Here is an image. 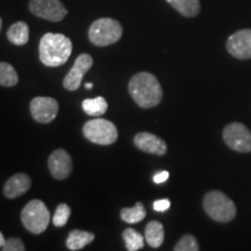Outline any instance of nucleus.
<instances>
[{"label": "nucleus", "instance_id": "3", "mask_svg": "<svg viewBox=\"0 0 251 251\" xmlns=\"http://www.w3.org/2000/svg\"><path fill=\"white\" fill-rule=\"evenodd\" d=\"M202 206L207 215L216 222H230L236 216V206L221 191H209L203 197Z\"/></svg>", "mask_w": 251, "mask_h": 251}, {"label": "nucleus", "instance_id": "19", "mask_svg": "<svg viewBox=\"0 0 251 251\" xmlns=\"http://www.w3.org/2000/svg\"><path fill=\"white\" fill-rule=\"evenodd\" d=\"M81 108L90 117H100L108 109V103L103 97H96L92 99H85L81 102Z\"/></svg>", "mask_w": 251, "mask_h": 251}, {"label": "nucleus", "instance_id": "12", "mask_svg": "<svg viewBox=\"0 0 251 251\" xmlns=\"http://www.w3.org/2000/svg\"><path fill=\"white\" fill-rule=\"evenodd\" d=\"M48 168L55 179H65L72 172V159L70 155L64 149L55 150L49 156Z\"/></svg>", "mask_w": 251, "mask_h": 251}, {"label": "nucleus", "instance_id": "9", "mask_svg": "<svg viewBox=\"0 0 251 251\" xmlns=\"http://www.w3.org/2000/svg\"><path fill=\"white\" fill-rule=\"evenodd\" d=\"M58 113L57 100L51 97H36L30 101V114L40 124H50Z\"/></svg>", "mask_w": 251, "mask_h": 251}, {"label": "nucleus", "instance_id": "8", "mask_svg": "<svg viewBox=\"0 0 251 251\" xmlns=\"http://www.w3.org/2000/svg\"><path fill=\"white\" fill-rule=\"evenodd\" d=\"M30 13L43 20L58 23L68 15V9L61 0H30Z\"/></svg>", "mask_w": 251, "mask_h": 251}, {"label": "nucleus", "instance_id": "25", "mask_svg": "<svg viewBox=\"0 0 251 251\" xmlns=\"http://www.w3.org/2000/svg\"><path fill=\"white\" fill-rule=\"evenodd\" d=\"M0 247L2 251H25V246L20 238L12 237L5 240L2 233H0Z\"/></svg>", "mask_w": 251, "mask_h": 251}, {"label": "nucleus", "instance_id": "27", "mask_svg": "<svg viewBox=\"0 0 251 251\" xmlns=\"http://www.w3.org/2000/svg\"><path fill=\"white\" fill-rule=\"evenodd\" d=\"M169 177H170V174H169L168 171H159V172H157L155 176H153L152 180H153V183H156V184H162V183H164V181L168 180Z\"/></svg>", "mask_w": 251, "mask_h": 251}, {"label": "nucleus", "instance_id": "6", "mask_svg": "<svg viewBox=\"0 0 251 251\" xmlns=\"http://www.w3.org/2000/svg\"><path fill=\"white\" fill-rule=\"evenodd\" d=\"M83 134L90 142L99 144V146L113 144L117 142L119 136L117 126L101 118L87 121L83 126Z\"/></svg>", "mask_w": 251, "mask_h": 251}, {"label": "nucleus", "instance_id": "20", "mask_svg": "<svg viewBox=\"0 0 251 251\" xmlns=\"http://www.w3.org/2000/svg\"><path fill=\"white\" fill-rule=\"evenodd\" d=\"M146 215L147 211L142 202H136L135 206L130 207V208L129 207H125L120 212L121 219L129 225L139 224V222H141L146 218Z\"/></svg>", "mask_w": 251, "mask_h": 251}, {"label": "nucleus", "instance_id": "4", "mask_svg": "<svg viewBox=\"0 0 251 251\" xmlns=\"http://www.w3.org/2000/svg\"><path fill=\"white\" fill-rule=\"evenodd\" d=\"M121 24L111 18H101L93 21L89 29V40L97 47H107L117 43L121 39Z\"/></svg>", "mask_w": 251, "mask_h": 251}, {"label": "nucleus", "instance_id": "23", "mask_svg": "<svg viewBox=\"0 0 251 251\" xmlns=\"http://www.w3.org/2000/svg\"><path fill=\"white\" fill-rule=\"evenodd\" d=\"M71 215V208L67 203H61L56 208L55 214L52 216V224L55 227H64L67 225L68 220L70 219Z\"/></svg>", "mask_w": 251, "mask_h": 251}, {"label": "nucleus", "instance_id": "26", "mask_svg": "<svg viewBox=\"0 0 251 251\" xmlns=\"http://www.w3.org/2000/svg\"><path fill=\"white\" fill-rule=\"evenodd\" d=\"M171 202L169 199H158L153 202V209L156 212H166L169 208H170Z\"/></svg>", "mask_w": 251, "mask_h": 251}, {"label": "nucleus", "instance_id": "2", "mask_svg": "<svg viewBox=\"0 0 251 251\" xmlns=\"http://www.w3.org/2000/svg\"><path fill=\"white\" fill-rule=\"evenodd\" d=\"M71 52V40L63 34L47 33L40 40V61L46 67L57 68L65 64L70 58Z\"/></svg>", "mask_w": 251, "mask_h": 251}, {"label": "nucleus", "instance_id": "5", "mask_svg": "<svg viewBox=\"0 0 251 251\" xmlns=\"http://www.w3.org/2000/svg\"><path fill=\"white\" fill-rule=\"evenodd\" d=\"M21 222L31 234H42L48 228L50 213L42 200H30L21 212Z\"/></svg>", "mask_w": 251, "mask_h": 251}, {"label": "nucleus", "instance_id": "17", "mask_svg": "<svg viewBox=\"0 0 251 251\" xmlns=\"http://www.w3.org/2000/svg\"><path fill=\"white\" fill-rule=\"evenodd\" d=\"M7 39L15 46H25L29 40V27L24 21H18L7 30Z\"/></svg>", "mask_w": 251, "mask_h": 251}, {"label": "nucleus", "instance_id": "24", "mask_svg": "<svg viewBox=\"0 0 251 251\" xmlns=\"http://www.w3.org/2000/svg\"><path fill=\"white\" fill-rule=\"evenodd\" d=\"M199 249V243L193 235H184L174 248L175 251H198Z\"/></svg>", "mask_w": 251, "mask_h": 251}, {"label": "nucleus", "instance_id": "15", "mask_svg": "<svg viewBox=\"0 0 251 251\" xmlns=\"http://www.w3.org/2000/svg\"><path fill=\"white\" fill-rule=\"evenodd\" d=\"M94 240V234L90 231L79 230V229H75L70 231L67 238V247L69 250L76 251L84 249L86 246L92 242Z\"/></svg>", "mask_w": 251, "mask_h": 251}, {"label": "nucleus", "instance_id": "22", "mask_svg": "<svg viewBox=\"0 0 251 251\" xmlns=\"http://www.w3.org/2000/svg\"><path fill=\"white\" fill-rule=\"evenodd\" d=\"M19 81V77L15 69L9 63H0V85L2 87L15 86Z\"/></svg>", "mask_w": 251, "mask_h": 251}, {"label": "nucleus", "instance_id": "13", "mask_svg": "<svg viewBox=\"0 0 251 251\" xmlns=\"http://www.w3.org/2000/svg\"><path fill=\"white\" fill-rule=\"evenodd\" d=\"M134 144L136 148L142 150V151L153 153L157 156L165 155L166 150H168L164 140L159 139L155 134L147 133V131H141V133L135 135Z\"/></svg>", "mask_w": 251, "mask_h": 251}, {"label": "nucleus", "instance_id": "1", "mask_svg": "<svg viewBox=\"0 0 251 251\" xmlns=\"http://www.w3.org/2000/svg\"><path fill=\"white\" fill-rule=\"evenodd\" d=\"M131 98L141 108H151L162 101L163 90L157 78L150 72H139L128 84Z\"/></svg>", "mask_w": 251, "mask_h": 251}, {"label": "nucleus", "instance_id": "11", "mask_svg": "<svg viewBox=\"0 0 251 251\" xmlns=\"http://www.w3.org/2000/svg\"><path fill=\"white\" fill-rule=\"evenodd\" d=\"M227 50L238 59L251 58V29H241L231 34L227 40Z\"/></svg>", "mask_w": 251, "mask_h": 251}, {"label": "nucleus", "instance_id": "18", "mask_svg": "<svg viewBox=\"0 0 251 251\" xmlns=\"http://www.w3.org/2000/svg\"><path fill=\"white\" fill-rule=\"evenodd\" d=\"M146 242L151 248H159L164 242V227L161 222L150 221L144 231Z\"/></svg>", "mask_w": 251, "mask_h": 251}, {"label": "nucleus", "instance_id": "7", "mask_svg": "<svg viewBox=\"0 0 251 251\" xmlns=\"http://www.w3.org/2000/svg\"><path fill=\"white\" fill-rule=\"evenodd\" d=\"M222 136L230 149L237 152H251V131L243 124L233 122L226 126Z\"/></svg>", "mask_w": 251, "mask_h": 251}, {"label": "nucleus", "instance_id": "21", "mask_svg": "<svg viewBox=\"0 0 251 251\" xmlns=\"http://www.w3.org/2000/svg\"><path fill=\"white\" fill-rule=\"evenodd\" d=\"M122 237H124L126 248H127L128 251H137L144 247V240H146V237L133 228H127L126 230H124Z\"/></svg>", "mask_w": 251, "mask_h": 251}, {"label": "nucleus", "instance_id": "16", "mask_svg": "<svg viewBox=\"0 0 251 251\" xmlns=\"http://www.w3.org/2000/svg\"><path fill=\"white\" fill-rule=\"evenodd\" d=\"M166 2L186 18L197 17L201 9L200 0H166Z\"/></svg>", "mask_w": 251, "mask_h": 251}, {"label": "nucleus", "instance_id": "28", "mask_svg": "<svg viewBox=\"0 0 251 251\" xmlns=\"http://www.w3.org/2000/svg\"><path fill=\"white\" fill-rule=\"evenodd\" d=\"M85 87H86L87 90L92 89V87H93V84H92V83H86V84H85Z\"/></svg>", "mask_w": 251, "mask_h": 251}, {"label": "nucleus", "instance_id": "10", "mask_svg": "<svg viewBox=\"0 0 251 251\" xmlns=\"http://www.w3.org/2000/svg\"><path fill=\"white\" fill-rule=\"evenodd\" d=\"M93 65V58L89 54H81L75 61L74 67L63 79V86L68 91H76L80 87L83 77Z\"/></svg>", "mask_w": 251, "mask_h": 251}, {"label": "nucleus", "instance_id": "14", "mask_svg": "<svg viewBox=\"0 0 251 251\" xmlns=\"http://www.w3.org/2000/svg\"><path fill=\"white\" fill-rule=\"evenodd\" d=\"M31 186L30 177L26 174H17L12 176L6 181L4 186V194L8 199H15L21 197L29 190Z\"/></svg>", "mask_w": 251, "mask_h": 251}]
</instances>
